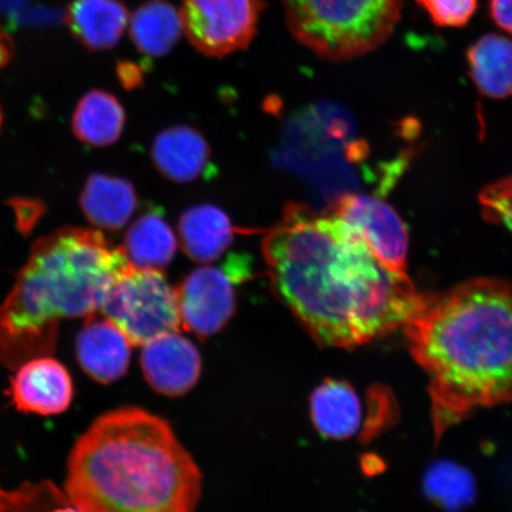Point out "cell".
I'll return each mask as SVG.
<instances>
[{
    "instance_id": "1",
    "label": "cell",
    "mask_w": 512,
    "mask_h": 512,
    "mask_svg": "<svg viewBox=\"0 0 512 512\" xmlns=\"http://www.w3.org/2000/svg\"><path fill=\"white\" fill-rule=\"evenodd\" d=\"M274 292L316 341L355 348L402 328L422 294L335 214L287 204L262 241Z\"/></svg>"
},
{
    "instance_id": "2",
    "label": "cell",
    "mask_w": 512,
    "mask_h": 512,
    "mask_svg": "<svg viewBox=\"0 0 512 512\" xmlns=\"http://www.w3.org/2000/svg\"><path fill=\"white\" fill-rule=\"evenodd\" d=\"M428 376L435 435L477 408L512 401V284L466 281L424 296L402 326Z\"/></svg>"
},
{
    "instance_id": "3",
    "label": "cell",
    "mask_w": 512,
    "mask_h": 512,
    "mask_svg": "<svg viewBox=\"0 0 512 512\" xmlns=\"http://www.w3.org/2000/svg\"><path fill=\"white\" fill-rule=\"evenodd\" d=\"M64 488L81 512H195L202 475L168 422L124 407L76 440Z\"/></svg>"
},
{
    "instance_id": "4",
    "label": "cell",
    "mask_w": 512,
    "mask_h": 512,
    "mask_svg": "<svg viewBox=\"0 0 512 512\" xmlns=\"http://www.w3.org/2000/svg\"><path fill=\"white\" fill-rule=\"evenodd\" d=\"M128 265L124 249L95 230L67 228L37 241L0 305V363L16 370L53 355L62 320L100 312L113 280Z\"/></svg>"
},
{
    "instance_id": "5",
    "label": "cell",
    "mask_w": 512,
    "mask_h": 512,
    "mask_svg": "<svg viewBox=\"0 0 512 512\" xmlns=\"http://www.w3.org/2000/svg\"><path fill=\"white\" fill-rule=\"evenodd\" d=\"M403 0H283L294 40L324 60L356 59L386 42Z\"/></svg>"
},
{
    "instance_id": "6",
    "label": "cell",
    "mask_w": 512,
    "mask_h": 512,
    "mask_svg": "<svg viewBox=\"0 0 512 512\" xmlns=\"http://www.w3.org/2000/svg\"><path fill=\"white\" fill-rule=\"evenodd\" d=\"M100 313L117 325L134 347L177 332L182 325L176 288L160 270L131 264L113 280Z\"/></svg>"
},
{
    "instance_id": "7",
    "label": "cell",
    "mask_w": 512,
    "mask_h": 512,
    "mask_svg": "<svg viewBox=\"0 0 512 512\" xmlns=\"http://www.w3.org/2000/svg\"><path fill=\"white\" fill-rule=\"evenodd\" d=\"M264 9V0H183L179 15L191 46L220 59L248 48Z\"/></svg>"
},
{
    "instance_id": "8",
    "label": "cell",
    "mask_w": 512,
    "mask_h": 512,
    "mask_svg": "<svg viewBox=\"0 0 512 512\" xmlns=\"http://www.w3.org/2000/svg\"><path fill=\"white\" fill-rule=\"evenodd\" d=\"M251 275V265L242 255L191 272L176 288L183 328L201 337L219 332L235 311V287Z\"/></svg>"
},
{
    "instance_id": "9",
    "label": "cell",
    "mask_w": 512,
    "mask_h": 512,
    "mask_svg": "<svg viewBox=\"0 0 512 512\" xmlns=\"http://www.w3.org/2000/svg\"><path fill=\"white\" fill-rule=\"evenodd\" d=\"M332 208V214L360 234L381 265L390 272L408 275L407 229L389 204L368 195L344 194Z\"/></svg>"
},
{
    "instance_id": "10",
    "label": "cell",
    "mask_w": 512,
    "mask_h": 512,
    "mask_svg": "<svg viewBox=\"0 0 512 512\" xmlns=\"http://www.w3.org/2000/svg\"><path fill=\"white\" fill-rule=\"evenodd\" d=\"M10 395L18 411L23 413L61 414L73 401L72 376L53 356L32 358L16 369Z\"/></svg>"
},
{
    "instance_id": "11",
    "label": "cell",
    "mask_w": 512,
    "mask_h": 512,
    "mask_svg": "<svg viewBox=\"0 0 512 512\" xmlns=\"http://www.w3.org/2000/svg\"><path fill=\"white\" fill-rule=\"evenodd\" d=\"M142 368L158 393L178 396L195 386L201 375V356L189 339L171 332L143 345Z\"/></svg>"
},
{
    "instance_id": "12",
    "label": "cell",
    "mask_w": 512,
    "mask_h": 512,
    "mask_svg": "<svg viewBox=\"0 0 512 512\" xmlns=\"http://www.w3.org/2000/svg\"><path fill=\"white\" fill-rule=\"evenodd\" d=\"M132 344L117 325L96 312L76 338V357L83 371L96 382L108 384L126 374Z\"/></svg>"
},
{
    "instance_id": "13",
    "label": "cell",
    "mask_w": 512,
    "mask_h": 512,
    "mask_svg": "<svg viewBox=\"0 0 512 512\" xmlns=\"http://www.w3.org/2000/svg\"><path fill=\"white\" fill-rule=\"evenodd\" d=\"M210 149L195 128L174 126L158 134L152 146L156 168L170 181H196L208 168Z\"/></svg>"
},
{
    "instance_id": "14",
    "label": "cell",
    "mask_w": 512,
    "mask_h": 512,
    "mask_svg": "<svg viewBox=\"0 0 512 512\" xmlns=\"http://www.w3.org/2000/svg\"><path fill=\"white\" fill-rule=\"evenodd\" d=\"M234 233L228 215L211 204L192 207L179 220L183 251L197 262L219 259L232 245Z\"/></svg>"
},
{
    "instance_id": "15",
    "label": "cell",
    "mask_w": 512,
    "mask_h": 512,
    "mask_svg": "<svg viewBox=\"0 0 512 512\" xmlns=\"http://www.w3.org/2000/svg\"><path fill=\"white\" fill-rule=\"evenodd\" d=\"M67 21L87 48L110 49L120 41L128 24V11L120 0H75Z\"/></svg>"
},
{
    "instance_id": "16",
    "label": "cell",
    "mask_w": 512,
    "mask_h": 512,
    "mask_svg": "<svg viewBox=\"0 0 512 512\" xmlns=\"http://www.w3.org/2000/svg\"><path fill=\"white\" fill-rule=\"evenodd\" d=\"M312 419L324 437L344 439L354 435L361 425L360 399L348 383L330 380L312 394Z\"/></svg>"
},
{
    "instance_id": "17",
    "label": "cell",
    "mask_w": 512,
    "mask_h": 512,
    "mask_svg": "<svg viewBox=\"0 0 512 512\" xmlns=\"http://www.w3.org/2000/svg\"><path fill=\"white\" fill-rule=\"evenodd\" d=\"M467 62L478 91L492 99L512 95V41L488 34L467 50Z\"/></svg>"
},
{
    "instance_id": "18",
    "label": "cell",
    "mask_w": 512,
    "mask_h": 512,
    "mask_svg": "<svg viewBox=\"0 0 512 512\" xmlns=\"http://www.w3.org/2000/svg\"><path fill=\"white\" fill-rule=\"evenodd\" d=\"M81 206L96 227L120 229L136 210L137 195L133 185L124 179L93 175L83 190Z\"/></svg>"
},
{
    "instance_id": "19",
    "label": "cell",
    "mask_w": 512,
    "mask_h": 512,
    "mask_svg": "<svg viewBox=\"0 0 512 512\" xmlns=\"http://www.w3.org/2000/svg\"><path fill=\"white\" fill-rule=\"evenodd\" d=\"M130 31L142 53L162 57L170 53L183 34L181 15L165 0H150L134 12Z\"/></svg>"
},
{
    "instance_id": "20",
    "label": "cell",
    "mask_w": 512,
    "mask_h": 512,
    "mask_svg": "<svg viewBox=\"0 0 512 512\" xmlns=\"http://www.w3.org/2000/svg\"><path fill=\"white\" fill-rule=\"evenodd\" d=\"M123 249L132 266L162 270L174 259L177 240L164 217L151 211L133 223Z\"/></svg>"
},
{
    "instance_id": "21",
    "label": "cell",
    "mask_w": 512,
    "mask_h": 512,
    "mask_svg": "<svg viewBox=\"0 0 512 512\" xmlns=\"http://www.w3.org/2000/svg\"><path fill=\"white\" fill-rule=\"evenodd\" d=\"M125 125V112L113 95L93 91L76 108L73 128L81 142L106 146L117 142Z\"/></svg>"
},
{
    "instance_id": "22",
    "label": "cell",
    "mask_w": 512,
    "mask_h": 512,
    "mask_svg": "<svg viewBox=\"0 0 512 512\" xmlns=\"http://www.w3.org/2000/svg\"><path fill=\"white\" fill-rule=\"evenodd\" d=\"M425 486L428 496L450 511H456L475 498V480L463 467L438 463L427 472Z\"/></svg>"
},
{
    "instance_id": "23",
    "label": "cell",
    "mask_w": 512,
    "mask_h": 512,
    "mask_svg": "<svg viewBox=\"0 0 512 512\" xmlns=\"http://www.w3.org/2000/svg\"><path fill=\"white\" fill-rule=\"evenodd\" d=\"M441 28H460L470 22L478 0H415Z\"/></svg>"
},
{
    "instance_id": "24",
    "label": "cell",
    "mask_w": 512,
    "mask_h": 512,
    "mask_svg": "<svg viewBox=\"0 0 512 512\" xmlns=\"http://www.w3.org/2000/svg\"><path fill=\"white\" fill-rule=\"evenodd\" d=\"M484 217L512 230V176L486 187L479 196Z\"/></svg>"
},
{
    "instance_id": "25",
    "label": "cell",
    "mask_w": 512,
    "mask_h": 512,
    "mask_svg": "<svg viewBox=\"0 0 512 512\" xmlns=\"http://www.w3.org/2000/svg\"><path fill=\"white\" fill-rule=\"evenodd\" d=\"M489 9L492 21L512 34V0H490Z\"/></svg>"
},
{
    "instance_id": "26",
    "label": "cell",
    "mask_w": 512,
    "mask_h": 512,
    "mask_svg": "<svg viewBox=\"0 0 512 512\" xmlns=\"http://www.w3.org/2000/svg\"><path fill=\"white\" fill-rule=\"evenodd\" d=\"M11 42L8 35L0 28V69L8 64L11 57Z\"/></svg>"
},
{
    "instance_id": "27",
    "label": "cell",
    "mask_w": 512,
    "mask_h": 512,
    "mask_svg": "<svg viewBox=\"0 0 512 512\" xmlns=\"http://www.w3.org/2000/svg\"><path fill=\"white\" fill-rule=\"evenodd\" d=\"M49 512H81L78 509L74 508L72 504H62L55 509H50Z\"/></svg>"
},
{
    "instance_id": "28",
    "label": "cell",
    "mask_w": 512,
    "mask_h": 512,
    "mask_svg": "<svg viewBox=\"0 0 512 512\" xmlns=\"http://www.w3.org/2000/svg\"><path fill=\"white\" fill-rule=\"evenodd\" d=\"M0 126H2V113H0Z\"/></svg>"
}]
</instances>
